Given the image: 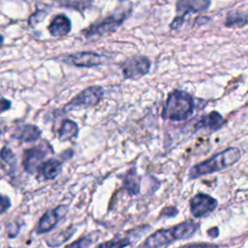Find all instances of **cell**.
<instances>
[{
	"mask_svg": "<svg viewBox=\"0 0 248 248\" xmlns=\"http://www.w3.org/2000/svg\"><path fill=\"white\" fill-rule=\"evenodd\" d=\"M198 229L199 224L189 219L169 229L156 231L140 245V248H168L176 240L192 237Z\"/></svg>",
	"mask_w": 248,
	"mask_h": 248,
	"instance_id": "6da1fadb",
	"label": "cell"
},
{
	"mask_svg": "<svg viewBox=\"0 0 248 248\" xmlns=\"http://www.w3.org/2000/svg\"><path fill=\"white\" fill-rule=\"evenodd\" d=\"M240 157L241 152L237 147H229L214 154L209 159L193 166L188 172V177L189 179H196L200 176L220 171L234 165Z\"/></svg>",
	"mask_w": 248,
	"mask_h": 248,
	"instance_id": "7a4b0ae2",
	"label": "cell"
},
{
	"mask_svg": "<svg viewBox=\"0 0 248 248\" xmlns=\"http://www.w3.org/2000/svg\"><path fill=\"white\" fill-rule=\"evenodd\" d=\"M193 97L186 91L175 89L169 93L161 116L172 121H184L194 112Z\"/></svg>",
	"mask_w": 248,
	"mask_h": 248,
	"instance_id": "3957f363",
	"label": "cell"
},
{
	"mask_svg": "<svg viewBox=\"0 0 248 248\" xmlns=\"http://www.w3.org/2000/svg\"><path fill=\"white\" fill-rule=\"evenodd\" d=\"M104 88L100 85H91L79 93H78L72 100H70L64 107L65 111L88 108L97 106L104 97Z\"/></svg>",
	"mask_w": 248,
	"mask_h": 248,
	"instance_id": "277c9868",
	"label": "cell"
},
{
	"mask_svg": "<svg viewBox=\"0 0 248 248\" xmlns=\"http://www.w3.org/2000/svg\"><path fill=\"white\" fill-rule=\"evenodd\" d=\"M129 11H123L120 15L113 14L109 16L104 18L101 21L95 22L94 24L90 25L86 30L83 31V34L86 38H94V37H104L108 36L116 31V29L122 24V22L127 17L126 13Z\"/></svg>",
	"mask_w": 248,
	"mask_h": 248,
	"instance_id": "5b68a950",
	"label": "cell"
},
{
	"mask_svg": "<svg viewBox=\"0 0 248 248\" xmlns=\"http://www.w3.org/2000/svg\"><path fill=\"white\" fill-rule=\"evenodd\" d=\"M210 3V0H176V16L170 25V29L180 28L187 15L204 12L209 8Z\"/></svg>",
	"mask_w": 248,
	"mask_h": 248,
	"instance_id": "8992f818",
	"label": "cell"
},
{
	"mask_svg": "<svg viewBox=\"0 0 248 248\" xmlns=\"http://www.w3.org/2000/svg\"><path fill=\"white\" fill-rule=\"evenodd\" d=\"M120 69L125 79L138 80L149 73L151 61L145 56H134L123 61Z\"/></svg>",
	"mask_w": 248,
	"mask_h": 248,
	"instance_id": "52a82bcc",
	"label": "cell"
},
{
	"mask_svg": "<svg viewBox=\"0 0 248 248\" xmlns=\"http://www.w3.org/2000/svg\"><path fill=\"white\" fill-rule=\"evenodd\" d=\"M53 149L47 141H43L39 145L26 149L23 154L22 165L24 170L28 173H34L37 171L39 166L43 163V160L48 155L52 154Z\"/></svg>",
	"mask_w": 248,
	"mask_h": 248,
	"instance_id": "ba28073f",
	"label": "cell"
},
{
	"mask_svg": "<svg viewBox=\"0 0 248 248\" xmlns=\"http://www.w3.org/2000/svg\"><path fill=\"white\" fill-rule=\"evenodd\" d=\"M106 59V56L94 51H78L64 56L62 62L78 68H92L104 64Z\"/></svg>",
	"mask_w": 248,
	"mask_h": 248,
	"instance_id": "9c48e42d",
	"label": "cell"
},
{
	"mask_svg": "<svg viewBox=\"0 0 248 248\" xmlns=\"http://www.w3.org/2000/svg\"><path fill=\"white\" fill-rule=\"evenodd\" d=\"M190 212L195 218H202L215 210L218 205L216 199L205 193H198L190 200Z\"/></svg>",
	"mask_w": 248,
	"mask_h": 248,
	"instance_id": "30bf717a",
	"label": "cell"
},
{
	"mask_svg": "<svg viewBox=\"0 0 248 248\" xmlns=\"http://www.w3.org/2000/svg\"><path fill=\"white\" fill-rule=\"evenodd\" d=\"M68 212L69 206L67 204H60L53 209L47 210L40 219L36 229V232L38 234H41L49 232L61 219H63L67 215Z\"/></svg>",
	"mask_w": 248,
	"mask_h": 248,
	"instance_id": "8fae6325",
	"label": "cell"
},
{
	"mask_svg": "<svg viewBox=\"0 0 248 248\" xmlns=\"http://www.w3.org/2000/svg\"><path fill=\"white\" fill-rule=\"evenodd\" d=\"M225 124L223 116L216 110H212L208 114L202 116L195 125V131L208 130L210 132L221 129Z\"/></svg>",
	"mask_w": 248,
	"mask_h": 248,
	"instance_id": "7c38bea8",
	"label": "cell"
},
{
	"mask_svg": "<svg viewBox=\"0 0 248 248\" xmlns=\"http://www.w3.org/2000/svg\"><path fill=\"white\" fill-rule=\"evenodd\" d=\"M71 29H72L71 20L64 14H59L55 16L47 27V30L52 37L67 36L71 32Z\"/></svg>",
	"mask_w": 248,
	"mask_h": 248,
	"instance_id": "4fadbf2b",
	"label": "cell"
},
{
	"mask_svg": "<svg viewBox=\"0 0 248 248\" xmlns=\"http://www.w3.org/2000/svg\"><path fill=\"white\" fill-rule=\"evenodd\" d=\"M62 166L63 164L61 161L57 159H48L39 166L37 171L39 172L40 177L46 180H51L60 174Z\"/></svg>",
	"mask_w": 248,
	"mask_h": 248,
	"instance_id": "5bb4252c",
	"label": "cell"
},
{
	"mask_svg": "<svg viewBox=\"0 0 248 248\" xmlns=\"http://www.w3.org/2000/svg\"><path fill=\"white\" fill-rule=\"evenodd\" d=\"M41 134L42 132L38 126L32 124H24L18 126L16 129L14 133V138L21 142H32L39 140Z\"/></svg>",
	"mask_w": 248,
	"mask_h": 248,
	"instance_id": "9a60e30c",
	"label": "cell"
},
{
	"mask_svg": "<svg viewBox=\"0 0 248 248\" xmlns=\"http://www.w3.org/2000/svg\"><path fill=\"white\" fill-rule=\"evenodd\" d=\"M78 124L71 119H64L61 122V126L58 130V140L60 141H67L76 139L78 135Z\"/></svg>",
	"mask_w": 248,
	"mask_h": 248,
	"instance_id": "2e32d148",
	"label": "cell"
},
{
	"mask_svg": "<svg viewBox=\"0 0 248 248\" xmlns=\"http://www.w3.org/2000/svg\"><path fill=\"white\" fill-rule=\"evenodd\" d=\"M123 188L130 195H137L140 191V177L138 175L135 168L130 169L123 179Z\"/></svg>",
	"mask_w": 248,
	"mask_h": 248,
	"instance_id": "e0dca14e",
	"label": "cell"
},
{
	"mask_svg": "<svg viewBox=\"0 0 248 248\" xmlns=\"http://www.w3.org/2000/svg\"><path fill=\"white\" fill-rule=\"evenodd\" d=\"M76 230H77V228L75 226H73V225L69 226L68 228L64 229L63 231H60V232L50 235L49 237H47L46 239V242L49 247H58L62 243L69 240L72 237V235L75 233Z\"/></svg>",
	"mask_w": 248,
	"mask_h": 248,
	"instance_id": "ac0fdd59",
	"label": "cell"
},
{
	"mask_svg": "<svg viewBox=\"0 0 248 248\" xmlns=\"http://www.w3.org/2000/svg\"><path fill=\"white\" fill-rule=\"evenodd\" d=\"M247 24V15L241 11H231L226 17L225 25L227 27L241 28Z\"/></svg>",
	"mask_w": 248,
	"mask_h": 248,
	"instance_id": "d6986e66",
	"label": "cell"
},
{
	"mask_svg": "<svg viewBox=\"0 0 248 248\" xmlns=\"http://www.w3.org/2000/svg\"><path fill=\"white\" fill-rule=\"evenodd\" d=\"M60 7L74 9L80 13L89 8L93 2V0H52Z\"/></svg>",
	"mask_w": 248,
	"mask_h": 248,
	"instance_id": "ffe728a7",
	"label": "cell"
},
{
	"mask_svg": "<svg viewBox=\"0 0 248 248\" xmlns=\"http://www.w3.org/2000/svg\"><path fill=\"white\" fill-rule=\"evenodd\" d=\"M98 239V232L89 233L88 235L82 236L76 241L66 245L64 248H89Z\"/></svg>",
	"mask_w": 248,
	"mask_h": 248,
	"instance_id": "44dd1931",
	"label": "cell"
},
{
	"mask_svg": "<svg viewBox=\"0 0 248 248\" xmlns=\"http://www.w3.org/2000/svg\"><path fill=\"white\" fill-rule=\"evenodd\" d=\"M132 243L131 237H117L99 244L98 248H125Z\"/></svg>",
	"mask_w": 248,
	"mask_h": 248,
	"instance_id": "7402d4cb",
	"label": "cell"
},
{
	"mask_svg": "<svg viewBox=\"0 0 248 248\" xmlns=\"http://www.w3.org/2000/svg\"><path fill=\"white\" fill-rule=\"evenodd\" d=\"M47 15H48V11H46V10H37L33 15L30 16V17L28 19V24L31 27H34L38 23L43 21Z\"/></svg>",
	"mask_w": 248,
	"mask_h": 248,
	"instance_id": "603a6c76",
	"label": "cell"
},
{
	"mask_svg": "<svg viewBox=\"0 0 248 248\" xmlns=\"http://www.w3.org/2000/svg\"><path fill=\"white\" fill-rule=\"evenodd\" d=\"M0 158L3 161L7 162V163H12V162L15 161V155H14L13 151L10 148H8L7 146H4L1 149V151H0Z\"/></svg>",
	"mask_w": 248,
	"mask_h": 248,
	"instance_id": "cb8c5ba5",
	"label": "cell"
},
{
	"mask_svg": "<svg viewBox=\"0 0 248 248\" xmlns=\"http://www.w3.org/2000/svg\"><path fill=\"white\" fill-rule=\"evenodd\" d=\"M179 248H220L219 245L214 243H207V242H199V243H189L183 245Z\"/></svg>",
	"mask_w": 248,
	"mask_h": 248,
	"instance_id": "d4e9b609",
	"label": "cell"
},
{
	"mask_svg": "<svg viewBox=\"0 0 248 248\" xmlns=\"http://www.w3.org/2000/svg\"><path fill=\"white\" fill-rule=\"evenodd\" d=\"M178 214V210L176 209V207L174 206H166L162 209V211L160 212L159 217H167V218H172L175 217Z\"/></svg>",
	"mask_w": 248,
	"mask_h": 248,
	"instance_id": "484cf974",
	"label": "cell"
},
{
	"mask_svg": "<svg viewBox=\"0 0 248 248\" xmlns=\"http://www.w3.org/2000/svg\"><path fill=\"white\" fill-rule=\"evenodd\" d=\"M11 200L9 197L0 194V214L5 213L11 207Z\"/></svg>",
	"mask_w": 248,
	"mask_h": 248,
	"instance_id": "4316f807",
	"label": "cell"
},
{
	"mask_svg": "<svg viewBox=\"0 0 248 248\" xmlns=\"http://www.w3.org/2000/svg\"><path fill=\"white\" fill-rule=\"evenodd\" d=\"M11 107H12V103L8 99L2 98V97L0 98V113L9 110Z\"/></svg>",
	"mask_w": 248,
	"mask_h": 248,
	"instance_id": "83f0119b",
	"label": "cell"
},
{
	"mask_svg": "<svg viewBox=\"0 0 248 248\" xmlns=\"http://www.w3.org/2000/svg\"><path fill=\"white\" fill-rule=\"evenodd\" d=\"M219 230H218V228L217 227H213L212 229H210V230H208V235H210L212 238H215V237H217L218 235H219Z\"/></svg>",
	"mask_w": 248,
	"mask_h": 248,
	"instance_id": "f1b7e54d",
	"label": "cell"
},
{
	"mask_svg": "<svg viewBox=\"0 0 248 248\" xmlns=\"http://www.w3.org/2000/svg\"><path fill=\"white\" fill-rule=\"evenodd\" d=\"M4 44V37L0 34V46Z\"/></svg>",
	"mask_w": 248,
	"mask_h": 248,
	"instance_id": "f546056e",
	"label": "cell"
},
{
	"mask_svg": "<svg viewBox=\"0 0 248 248\" xmlns=\"http://www.w3.org/2000/svg\"><path fill=\"white\" fill-rule=\"evenodd\" d=\"M117 1H127V0H117Z\"/></svg>",
	"mask_w": 248,
	"mask_h": 248,
	"instance_id": "4dcf8cb0",
	"label": "cell"
},
{
	"mask_svg": "<svg viewBox=\"0 0 248 248\" xmlns=\"http://www.w3.org/2000/svg\"><path fill=\"white\" fill-rule=\"evenodd\" d=\"M0 136H1V129H0Z\"/></svg>",
	"mask_w": 248,
	"mask_h": 248,
	"instance_id": "1f68e13d",
	"label": "cell"
}]
</instances>
